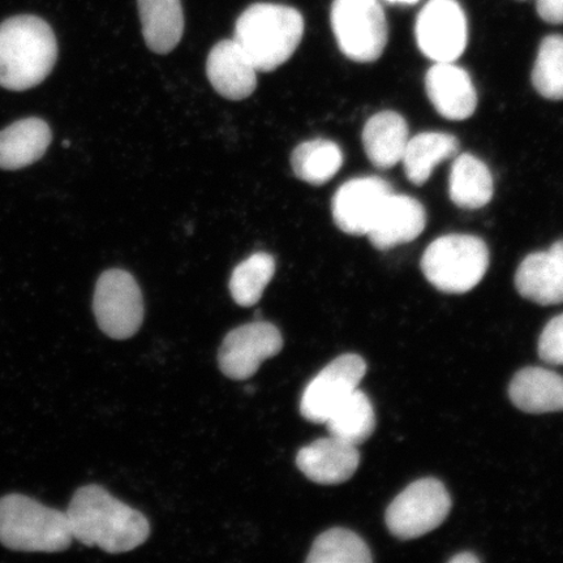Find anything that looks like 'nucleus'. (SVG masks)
<instances>
[{
  "label": "nucleus",
  "mask_w": 563,
  "mask_h": 563,
  "mask_svg": "<svg viewBox=\"0 0 563 563\" xmlns=\"http://www.w3.org/2000/svg\"><path fill=\"white\" fill-rule=\"evenodd\" d=\"M333 438L350 445H362L376 429V415L367 394L356 389L330 413L325 421Z\"/></svg>",
  "instance_id": "24"
},
{
  "label": "nucleus",
  "mask_w": 563,
  "mask_h": 563,
  "mask_svg": "<svg viewBox=\"0 0 563 563\" xmlns=\"http://www.w3.org/2000/svg\"><path fill=\"white\" fill-rule=\"evenodd\" d=\"M73 540L66 511L18 493L0 498V543L5 548L54 553L66 551Z\"/></svg>",
  "instance_id": "4"
},
{
  "label": "nucleus",
  "mask_w": 563,
  "mask_h": 563,
  "mask_svg": "<svg viewBox=\"0 0 563 563\" xmlns=\"http://www.w3.org/2000/svg\"><path fill=\"white\" fill-rule=\"evenodd\" d=\"M146 46L153 53H172L185 33L180 0H137Z\"/></svg>",
  "instance_id": "21"
},
{
  "label": "nucleus",
  "mask_w": 563,
  "mask_h": 563,
  "mask_svg": "<svg viewBox=\"0 0 563 563\" xmlns=\"http://www.w3.org/2000/svg\"><path fill=\"white\" fill-rule=\"evenodd\" d=\"M58 59L52 26L34 15H19L0 24V87L24 91L37 87Z\"/></svg>",
  "instance_id": "2"
},
{
  "label": "nucleus",
  "mask_w": 563,
  "mask_h": 563,
  "mask_svg": "<svg viewBox=\"0 0 563 563\" xmlns=\"http://www.w3.org/2000/svg\"><path fill=\"white\" fill-rule=\"evenodd\" d=\"M452 509V498L438 478H421L394 498L385 514L394 537L412 540L440 527Z\"/></svg>",
  "instance_id": "7"
},
{
  "label": "nucleus",
  "mask_w": 563,
  "mask_h": 563,
  "mask_svg": "<svg viewBox=\"0 0 563 563\" xmlns=\"http://www.w3.org/2000/svg\"><path fill=\"white\" fill-rule=\"evenodd\" d=\"M66 512L75 540L110 554L131 552L151 534L143 514L119 501L101 485L77 489Z\"/></svg>",
  "instance_id": "1"
},
{
  "label": "nucleus",
  "mask_w": 563,
  "mask_h": 563,
  "mask_svg": "<svg viewBox=\"0 0 563 563\" xmlns=\"http://www.w3.org/2000/svg\"><path fill=\"white\" fill-rule=\"evenodd\" d=\"M393 194L389 183L377 176H364L344 183L333 197L332 213L344 234L368 235L379 210Z\"/></svg>",
  "instance_id": "12"
},
{
  "label": "nucleus",
  "mask_w": 563,
  "mask_h": 563,
  "mask_svg": "<svg viewBox=\"0 0 563 563\" xmlns=\"http://www.w3.org/2000/svg\"><path fill=\"white\" fill-rule=\"evenodd\" d=\"M408 140L407 122L396 111L378 112L364 125V151L372 165L382 170L402 162Z\"/></svg>",
  "instance_id": "20"
},
{
  "label": "nucleus",
  "mask_w": 563,
  "mask_h": 563,
  "mask_svg": "<svg viewBox=\"0 0 563 563\" xmlns=\"http://www.w3.org/2000/svg\"><path fill=\"white\" fill-rule=\"evenodd\" d=\"M361 463L356 446L330 435L301 448L297 466L309 481L321 485L346 483Z\"/></svg>",
  "instance_id": "14"
},
{
  "label": "nucleus",
  "mask_w": 563,
  "mask_h": 563,
  "mask_svg": "<svg viewBox=\"0 0 563 563\" xmlns=\"http://www.w3.org/2000/svg\"><path fill=\"white\" fill-rule=\"evenodd\" d=\"M422 54L435 63H454L466 51L467 19L456 0H429L417 20Z\"/></svg>",
  "instance_id": "9"
},
{
  "label": "nucleus",
  "mask_w": 563,
  "mask_h": 563,
  "mask_svg": "<svg viewBox=\"0 0 563 563\" xmlns=\"http://www.w3.org/2000/svg\"><path fill=\"white\" fill-rule=\"evenodd\" d=\"M284 349V338L271 322L256 321L239 327L224 338L218 364L224 376L243 382L258 371L267 358Z\"/></svg>",
  "instance_id": "11"
},
{
  "label": "nucleus",
  "mask_w": 563,
  "mask_h": 563,
  "mask_svg": "<svg viewBox=\"0 0 563 563\" xmlns=\"http://www.w3.org/2000/svg\"><path fill=\"white\" fill-rule=\"evenodd\" d=\"M541 361L553 365H563V313L547 323L539 340Z\"/></svg>",
  "instance_id": "29"
},
{
  "label": "nucleus",
  "mask_w": 563,
  "mask_h": 563,
  "mask_svg": "<svg viewBox=\"0 0 563 563\" xmlns=\"http://www.w3.org/2000/svg\"><path fill=\"white\" fill-rule=\"evenodd\" d=\"M367 373V363L356 354L330 362L302 391L300 412L314 424H325L338 406L357 389Z\"/></svg>",
  "instance_id": "10"
},
{
  "label": "nucleus",
  "mask_w": 563,
  "mask_h": 563,
  "mask_svg": "<svg viewBox=\"0 0 563 563\" xmlns=\"http://www.w3.org/2000/svg\"><path fill=\"white\" fill-rule=\"evenodd\" d=\"M511 402L527 413L563 411V377L544 368H525L509 387Z\"/></svg>",
  "instance_id": "19"
},
{
  "label": "nucleus",
  "mask_w": 563,
  "mask_h": 563,
  "mask_svg": "<svg viewBox=\"0 0 563 563\" xmlns=\"http://www.w3.org/2000/svg\"><path fill=\"white\" fill-rule=\"evenodd\" d=\"M51 126L40 118H26L0 131V168L19 170L37 162L51 146Z\"/></svg>",
  "instance_id": "17"
},
{
  "label": "nucleus",
  "mask_w": 563,
  "mask_h": 563,
  "mask_svg": "<svg viewBox=\"0 0 563 563\" xmlns=\"http://www.w3.org/2000/svg\"><path fill=\"white\" fill-rule=\"evenodd\" d=\"M541 19L551 24H563V0H538Z\"/></svg>",
  "instance_id": "30"
},
{
  "label": "nucleus",
  "mask_w": 563,
  "mask_h": 563,
  "mask_svg": "<svg viewBox=\"0 0 563 563\" xmlns=\"http://www.w3.org/2000/svg\"><path fill=\"white\" fill-rule=\"evenodd\" d=\"M386 2H389L393 4H415V3H418L419 0H386Z\"/></svg>",
  "instance_id": "33"
},
{
  "label": "nucleus",
  "mask_w": 563,
  "mask_h": 563,
  "mask_svg": "<svg viewBox=\"0 0 563 563\" xmlns=\"http://www.w3.org/2000/svg\"><path fill=\"white\" fill-rule=\"evenodd\" d=\"M516 287L527 300L540 306L563 302V266L551 251L534 252L520 263L516 273Z\"/></svg>",
  "instance_id": "18"
},
{
  "label": "nucleus",
  "mask_w": 563,
  "mask_h": 563,
  "mask_svg": "<svg viewBox=\"0 0 563 563\" xmlns=\"http://www.w3.org/2000/svg\"><path fill=\"white\" fill-rule=\"evenodd\" d=\"M532 84L547 100H563V35H549L541 42L532 70Z\"/></svg>",
  "instance_id": "28"
},
{
  "label": "nucleus",
  "mask_w": 563,
  "mask_h": 563,
  "mask_svg": "<svg viewBox=\"0 0 563 563\" xmlns=\"http://www.w3.org/2000/svg\"><path fill=\"white\" fill-rule=\"evenodd\" d=\"M93 312L98 327L112 340H129L144 321V299L135 278L129 272L110 269L98 278Z\"/></svg>",
  "instance_id": "8"
},
{
  "label": "nucleus",
  "mask_w": 563,
  "mask_h": 563,
  "mask_svg": "<svg viewBox=\"0 0 563 563\" xmlns=\"http://www.w3.org/2000/svg\"><path fill=\"white\" fill-rule=\"evenodd\" d=\"M421 271L438 290L466 294L485 276L489 266V250L483 239L452 234L435 239L421 257Z\"/></svg>",
  "instance_id": "5"
},
{
  "label": "nucleus",
  "mask_w": 563,
  "mask_h": 563,
  "mask_svg": "<svg viewBox=\"0 0 563 563\" xmlns=\"http://www.w3.org/2000/svg\"><path fill=\"white\" fill-rule=\"evenodd\" d=\"M305 34V19L290 5L255 3L235 25L234 41L257 73H272L291 58Z\"/></svg>",
  "instance_id": "3"
},
{
  "label": "nucleus",
  "mask_w": 563,
  "mask_h": 563,
  "mask_svg": "<svg viewBox=\"0 0 563 563\" xmlns=\"http://www.w3.org/2000/svg\"><path fill=\"white\" fill-rule=\"evenodd\" d=\"M493 178L483 161L464 153L457 156L449 179L450 199L462 209H481L492 201Z\"/></svg>",
  "instance_id": "23"
},
{
  "label": "nucleus",
  "mask_w": 563,
  "mask_h": 563,
  "mask_svg": "<svg viewBox=\"0 0 563 563\" xmlns=\"http://www.w3.org/2000/svg\"><path fill=\"white\" fill-rule=\"evenodd\" d=\"M371 549L355 532L332 528L314 540L308 563H371Z\"/></svg>",
  "instance_id": "27"
},
{
  "label": "nucleus",
  "mask_w": 563,
  "mask_h": 563,
  "mask_svg": "<svg viewBox=\"0 0 563 563\" xmlns=\"http://www.w3.org/2000/svg\"><path fill=\"white\" fill-rule=\"evenodd\" d=\"M276 273V262L269 253L258 252L239 264L230 279L232 299L241 307L255 306Z\"/></svg>",
  "instance_id": "26"
},
{
  "label": "nucleus",
  "mask_w": 563,
  "mask_h": 563,
  "mask_svg": "<svg viewBox=\"0 0 563 563\" xmlns=\"http://www.w3.org/2000/svg\"><path fill=\"white\" fill-rule=\"evenodd\" d=\"M460 141L442 132H424L408 140L402 162L405 173L415 186H422L431 178L441 162L456 157Z\"/></svg>",
  "instance_id": "22"
},
{
  "label": "nucleus",
  "mask_w": 563,
  "mask_h": 563,
  "mask_svg": "<svg viewBox=\"0 0 563 563\" xmlns=\"http://www.w3.org/2000/svg\"><path fill=\"white\" fill-rule=\"evenodd\" d=\"M208 79L231 101H242L257 87V69L234 40H224L211 48L207 63Z\"/></svg>",
  "instance_id": "16"
},
{
  "label": "nucleus",
  "mask_w": 563,
  "mask_h": 563,
  "mask_svg": "<svg viewBox=\"0 0 563 563\" xmlns=\"http://www.w3.org/2000/svg\"><path fill=\"white\" fill-rule=\"evenodd\" d=\"M549 251H551L553 255L560 260V263L563 266V241L554 243L552 245V249Z\"/></svg>",
  "instance_id": "32"
},
{
  "label": "nucleus",
  "mask_w": 563,
  "mask_h": 563,
  "mask_svg": "<svg viewBox=\"0 0 563 563\" xmlns=\"http://www.w3.org/2000/svg\"><path fill=\"white\" fill-rule=\"evenodd\" d=\"M426 224L427 213L421 202L411 196L393 192L379 210L368 238L375 249L387 251L413 242L424 231Z\"/></svg>",
  "instance_id": "15"
},
{
  "label": "nucleus",
  "mask_w": 563,
  "mask_h": 563,
  "mask_svg": "<svg viewBox=\"0 0 563 563\" xmlns=\"http://www.w3.org/2000/svg\"><path fill=\"white\" fill-rule=\"evenodd\" d=\"M478 561L481 560H478L475 554L467 552L456 554L455 558L449 560V562L452 563H475Z\"/></svg>",
  "instance_id": "31"
},
{
  "label": "nucleus",
  "mask_w": 563,
  "mask_h": 563,
  "mask_svg": "<svg viewBox=\"0 0 563 563\" xmlns=\"http://www.w3.org/2000/svg\"><path fill=\"white\" fill-rule=\"evenodd\" d=\"M343 165L341 147L333 141L311 140L300 144L291 156L294 174L312 186L325 185Z\"/></svg>",
  "instance_id": "25"
},
{
  "label": "nucleus",
  "mask_w": 563,
  "mask_h": 563,
  "mask_svg": "<svg viewBox=\"0 0 563 563\" xmlns=\"http://www.w3.org/2000/svg\"><path fill=\"white\" fill-rule=\"evenodd\" d=\"M333 32L340 51L357 63L375 62L387 44V23L378 0H334Z\"/></svg>",
  "instance_id": "6"
},
{
  "label": "nucleus",
  "mask_w": 563,
  "mask_h": 563,
  "mask_svg": "<svg viewBox=\"0 0 563 563\" xmlns=\"http://www.w3.org/2000/svg\"><path fill=\"white\" fill-rule=\"evenodd\" d=\"M429 101L449 121H464L474 115L477 93L466 69L453 63H435L426 75Z\"/></svg>",
  "instance_id": "13"
}]
</instances>
